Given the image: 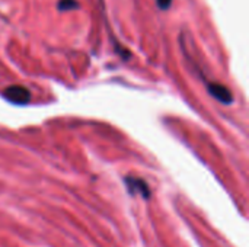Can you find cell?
I'll use <instances>...</instances> for the list:
<instances>
[{"instance_id": "obj_1", "label": "cell", "mask_w": 249, "mask_h": 247, "mask_svg": "<svg viewBox=\"0 0 249 247\" xmlns=\"http://www.w3.org/2000/svg\"><path fill=\"white\" fill-rule=\"evenodd\" d=\"M124 183H125L128 194L133 197H142L143 199H149L152 197V191H150L149 183L142 178L127 176V178H124Z\"/></svg>"}, {"instance_id": "obj_2", "label": "cell", "mask_w": 249, "mask_h": 247, "mask_svg": "<svg viewBox=\"0 0 249 247\" xmlns=\"http://www.w3.org/2000/svg\"><path fill=\"white\" fill-rule=\"evenodd\" d=\"M3 96L10 103L19 105V106L28 105L31 100V92L25 86H20V84H12V86L6 87L3 90Z\"/></svg>"}, {"instance_id": "obj_3", "label": "cell", "mask_w": 249, "mask_h": 247, "mask_svg": "<svg viewBox=\"0 0 249 247\" xmlns=\"http://www.w3.org/2000/svg\"><path fill=\"white\" fill-rule=\"evenodd\" d=\"M207 90L220 103H223V105L233 103V95H232V92H231V89L228 86H225L222 83H217V82H210V83H207Z\"/></svg>"}, {"instance_id": "obj_4", "label": "cell", "mask_w": 249, "mask_h": 247, "mask_svg": "<svg viewBox=\"0 0 249 247\" xmlns=\"http://www.w3.org/2000/svg\"><path fill=\"white\" fill-rule=\"evenodd\" d=\"M57 7L58 10H73L79 7V3L77 0H58Z\"/></svg>"}, {"instance_id": "obj_5", "label": "cell", "mask_w": 249, "mask_h": 247, "mask_svg": "<svg viewBox=\"0 0 249 247\" xmlns=\"http://www.w3.org/2000/svg\"><path fill=\"white\" fill-rule=\"evenodd\" d=\"M156 1H158L159 9H162V10L169 9V7H171V4H172V0H156Z\"/></svg>"}]
</instances>
